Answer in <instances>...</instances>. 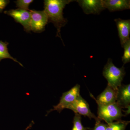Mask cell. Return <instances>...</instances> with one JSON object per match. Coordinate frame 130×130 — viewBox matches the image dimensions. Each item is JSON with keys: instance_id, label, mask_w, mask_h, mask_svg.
Instances as JSON below:
<instances>
[{"instance_id": "277c9868", "label": "cell", "mask_w": 130, "mask_h": 130, "mask_svg": "<svg viewBox=\"0 0 130 130\" xmlns=\"http://www.w3.org/2000/svg\"><path fill=\"white\" fill-rule=\"evenodd\" d=\"M80 85L76 84L70 90L63 93L59 103L56 106H54L53 109L50 110L49 112L55 110L60 112L63 109H67L80 95Z\"/></svg>"}, {"instance_id": "3957f363", "label": "cell", "mask_w": 130, "mask_h": 130, "mask_svg": "<svg viewBox=\"0 0 130 130\" xmlns=\"http://www.w3.org/2000/svg\"><path fill=\"white\" fill-rule=\"evenodd\" d=\"M98 118L100 121L104 120L107 124L114 120H120L122 116V109L116 103L107 105H98Z\"/></svg>"}, {"instance_id": "5b68a950", "label": "cell", "mask_w": 130, "mask_h": 130, "mask_svg": "<svg viewBox=\"0 0 130 130\" xmlns=\"http://www.w3.org/2000/svg\"><path fill=\"white\" fill-rule=\"evenodd\" d=\"M31 14V30L36 32H40L44 30L45 26L47 23L48 18L43 11L29 10Z\"/></svg>"}, {"instance_id": "ba28073f", "label": "cell", "mask_w": 130, "mask_h": 130, "mask_svg": "<svg viewBox=\"0 0 130 130\" xmlns=\"http://www.w3.org/2000/svg\"><path fill=\"white\" fill-rule=\"evenodd\" d=\"M76 1L85 14H99L105 10L102 0H78Z\"/></svg>"}, {"instance_id": "8fae6325", "label": "cell", "mask_w": 130, "mask_h": 130, "mask_svg": "<svg viewBox=\"0 0 130 130\" xmlns=\"http://www.w3.org/2000/svg\"><path fill=\"white\" fill-rule=\"evenodd\" d=\"M117 91L108 85L105 90L94 98L98 105H107L116 102Z\"/></svg>"}, {"instance_id": "7c38bea8", "label": "cell", "mask_w": 130, "mask_h": 130, "mask_svg": "<svg viewBox=\"0 0 130 130\" xmlns=\"http://www.w3.org/2000/svg\"><path fill=\"white\" fill-rule=\"evenodd\" d=\"M105 9L110 12L118 11L130 9V0H102Z\"/></svg>"}, {"instance_id": "4fadbf2b", "label": "cell", "mask_w": 130, "mask_h": 130, "mask_svg": "<svg viewBox=\"0 0 130 130\" xmlns=\"http://www.w3.org/2000/svg\"><path fill=\"white\" fill-rule=\"evenodd\" d=\"M8 44L7 42H3L0 40V61L5 59H10L15 62L18 63L21 66L23 67V64L19 62L16 59L13 58L8 52L7 46Z\"/></svg>"}, {"instance_id": "8992f818", "label": "cell", "mask_w": 130, "mask_h": 130, "mask_svg": "<svg viewBox=\"0 0 130 130\" xmlns=\"http://www.w3.org/2000/svg\"><path fill=\"white\" fill-rule=\"evenodd\" d=\"M67 109L72 110L75 113L87 116L89 118L94 119L95 121L100 120L91 112L88 103L79 95L75 101L68 107Z\"/></svg>"}, {"instance_id": "ffe728a7", "label": "cell", "mask_w": 130, "mask_h": 130, "mask_svg": "<svg viewBox=\"0 0 130 130\" xmlns=\"http://www.w3.org/2000/svg\"><path fill=\"white\" fill-rule=\"evenodd\" d=\"M32 122H33V121H32V123H31L28 126V127H27V128H26L24 130H27L28 129H29V128H30L31 127V126H32V124H33V123H32Z\"/></svg>"}, {"instance_id": "7a4b0ae2", "label": "cell", "mask_w": 130, "mask_h": 130, "mask_svg": "<svg viewBox=\"0 0 130 130\" xmlns=\"http://www.w3.org/2000/svg\"><path fill=\"white\" fill-rule=\"evenodd\" d=\"M125 74L124 66L120 68L116 67L113 63L112 59H108L103 71V76L108 81V85L117 90L122 84Z\"/></svg>"}, {"instance_id": "e0dca14e", "label": "cell", "mask_w": 130, "mask_h": 130, "mask_svg": "<svg viewBox=\"0 0 130 130\" xmlns=\"http://www.w3.org/2000/svg\"><path fill=\"white\" fill-rule=\"evenodd\" d=\"M33 2L32 0H18L14 2L16 3V7L19 8V9L29 11V6Z\"/></svg>"}, {"instance_id": "52a82bcc", "label": "cell", "mask_w": 130, "mask_h": 130, "mask_svg": "<svg viewBox=\"0 0 130 130\" xmlns=\"http://www.w3.org/2000/svg\"><path fill=\"white\" fill-rule=\"evenodd\" d=\"M5 13L11 16L16 22L21 24L27 32H30L31 14L29 11L18 8L5 11Z\"/></svg>"}, {"instance_id": "d6986e66", "label": "cell", "mask_w": 130, "mask_h": 130, "mask_svg": "<svg viewBox=\"0 0 130 130\" xmlns=\"http://www.w3.org/2000/svg\"><path fill=\"white\" fill-rule=\"evenodd\" d=\"M9 2V1L0 0V12H2L3 10L6 7Z\"/></svg>"}, {"instance_id": "2e32d148", "label": "cell", "mask_w": 130, "mask_h": 130, "mask_svg": "<svg viewBox=\"0 0 130 130\" xmlns=\"http://www.w3.org/2000/svg\"><path fill=\"white\" fill-rule=\"evenodd\" d=\"M124 48V55L122 57V61L124 64L130 62V39L126 42L122 47Z\"/></svg>"}, {"instance_id": "9a60e30c", "label": "cell", "mask_w": 130, "mask_h": 130, "mask_svg": "<svg viewBox=\"0 0 130 130\" xmlns=\"http://www.w3.org/2000/svg\"><path fill=\"white\" fill-rule=\"evenodd\" d=\"M81 115L75 113L73 118V126L72 130H88L90 129L88 127H84L81 123Z\"/></svg>"}, {"instance_id": "6da1fadb", "label": "cell", "mask_w": 130, "mask_h": 130, "mask_svg": "<svg viewBox=\"0 0 130 130\" xmlns=\"http://www.w3.org/2000/svg\"><path fill=\"white\" fill-rule=\"evenodd\" d=\"M75 1L72 0H45L44 11L48 18L49 22L54 24L57 30L56 36L62 40L61 29L67 23L68 20L63 15V9L67 5Z\"/></svg>"}, {"instance_id": "30bf717a", "label": "cell", "mask_w": 130, "mask_h": 130, "mask_svg": "<svg viewBox=\"0 0 130 130\" xmlns=\"http://www.w3.org/2000/svg\"><path fill=\"white\" fill-rule=\"evenodd\" d=\"M118 32L120 44L123 47L126 42L130 40V20L116 19L114 20Z\"/></svg>"}, {"instance_id": "ac0fdd59", "label": "cell", "mask_w": 130, "mask_h": 130, "mask_svg": "<svg viewBox=\"0 0 130 130\" xmlns=\"http://www.w3.org/2000/svg\"><path fill=\"white\" fill-rule=\"evenodd\" d=\"M107 124L101 122L100 120L96 121V124L93 130H106Z\"/></svg>"}, {"instance_id": "9c48e42d", "label": "cell", "mask_w": 130, "mask_h": 130, "mask_svg": "<svg viewBox=\"0 0 130 130\" xmlns=\"http://www.w3.org/2000/svg\"><path fill=\"white\" fill-rule=\"evenodd\" d=\"M116 103L121 108H130V85L121 84L117 91Z\"/></svg>"}, {"instance_id": "5bb4252c", "label": "cell", "mask_w": 130, "mask_h": 130, "mask_svg": "<svg viewBox=\"0 0 130 130\" xmlns=\"http://www.w3.org/2000/svg\"><path fill=\"white\" fill-rule=\"evenodd\" d=\"M130 121L119 120L107 124L106 130H125Z\"/></svg>"}]
</instances>
